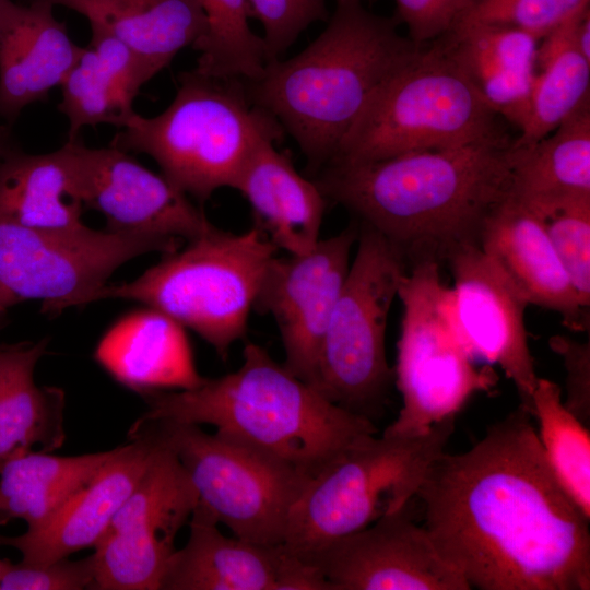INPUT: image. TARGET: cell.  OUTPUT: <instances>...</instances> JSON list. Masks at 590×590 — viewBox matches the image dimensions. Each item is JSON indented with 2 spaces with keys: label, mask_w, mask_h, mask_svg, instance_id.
Segmentation results:
<instances>
[{
  "label": "cell",
  "mask_w": 590,
  "mask_h": 590,
  "mask_svg": "<svg viewBox=\"0 0 590 590\" xmlns=\"http://www.w3.org/2000/svg\"><path fill=\"white\" fill-rule=\"evenodd\" d=\"M519 405L465 452L445 451L415 498L439 555L479 590H589V520Z\"/></svg>",
  "instance_id": "obj_1"
},
{
  "label": "cell",
  "mask_w": 590,
  "mask_h": 590,
  "mask_svg": "<svg viewBox=\"0 0 590 590\" xmlns=\"http://www.w3.org/2000/svg\"><path fill=\"white\" fill-rule=\"evenodd\" d=\"M514 139L408 152L365 163H330L314 181L402 255L408 270L448 261L477 245L489 214L511 189Z\"/></svg>",
  "instance_id": "obj_2"
},
{
  "label": "cell",
  "mask_w": 590,
  "mask_h": 590,
  "mask_svg": "<svg viewBox=\"0 0 590 590\" xmlns=\"http://www.w3.org/2000/svg\"><path fill=\"white\" fill-rule=\"evenodd\" d=\"M327 21L299 54L267 62L258 79L245 82L250 102L297 142L312 177L375 93L423 46L399 33L394 15L373 13L363 0H335Z\"/></svg>",
  "instance_id": "obj_3"
},
{
  "label": "cell",
  "mask_w": 590,
  "mask_h": 590,
  "mask_svg": "<svg viewBox=\"0 0 590 590\" xmlns=\"http://www.w3.org/2000/svg\"><path fill=\"white\" fill-rule=\"evenodd\" d=\"M135 422L209 424L308 479L358 440L376 435L374 422L329 401L259 344L246 342L233 373L204 378L196 388L142 394Z\"/></svg>",
  "instance_id": "obj_4"
},
{
  "label": "cell",
  "mask_w": 590,
  "mask_h": 590,
  "mask_svg": "<svg viewBox=\"0 0 590 590\" xmlns=\"http://www.w3.org/2000/svg\"><path fill=\"white\" fill-rule=\"evenodd\" d=\"M179 80L163 113L146 118L134 111L110 145L148 154L172 184L204 202L221 188H234L258 143L266 138L279 141L283 128L250 102L241 80L196 70Z\"/></svg>",
  "instance_id": "obj_5"
},
{
  "label": "cell",
  "mask_w": 590,
  "mask_h": 590,
  "mask_svg": "<svg viewBox=\"0 0 590 590\" xmlns=\"http://www.w3.org/2000/svg\"><path fill=\"white\" fill-rule=\"evenodd\" d=\"M276 247L256 227L243 233L213 226L130 282L106 284L92 303L122 298L145 304L200 335L226 359L243 339Z\"/></svg>",
  "instance_id": "obj_6"
},
{
  "label": "cell",
  "mask_w": 590,
  "mask_h": 590,
  "mask_svg": "<svg viewBox=\"0 0 590 590\" xmlns=\"http://www.w3.org/2000/svg\"><path fill=\"white\" fill-rule=\"evenodd\" d=\"M453 430L455 418H448L422 435H370L343 450L304 485L288 516L284 546L304 560L409 505Z\"/></svg>",
  "instance_id": "obj_7"
},
{
  "label": "cell",
  "mask_w": 590,
  "mask_h": 590,
  "mask_svg": "<svg viewBox=\"0 0 590 590\" xmlns=\"http://www.w3.org/2000/svg\"><path fill=\"white\" fill-rule=\"evenodd\" d=\"M499 117L430 42L375 93L328 164L470 144L507 133Z\"/></svg>",
  "instance_id": "obj_8"
},
{
  "label": "cell",
  "mask_w": 590,
  "mask_h": 590,
  "mask_svg": "<svg viewBox=\"0 0 590 590\" xmlns=\"http://www.w3.org/2000/svg\"><path fill=\"white\" fill-rule=\"evenodd\" d=\"M356 241L312 386L332 403L373 422L394 378L386 355V329L408 267L398 249L365 224L358 226Z\"/></svg>",
  "instance_id": "obj_9"
},
{
  "label": "cell",
  "mask_w": 590,
  "mask_h": 590,
  "mask_svg": "<svg viewBox=\"0 0 590 590\" xmlns=\"http://www.w3.org/2000/svg\"><path fill=\"white\" fill-rule=\"evenodd\" d=\"M397 296L403 309L394 377L402 408L382 435L410 437L455 418L474 394L491 392L498 377L489 366L476 367L464 350L439 263L411 267Z\"/></svg>",
  "instance_id": "obj_10"
},
{
  "label": "cell",
  "mask_w": 590,
  "mask_h": 590,
  "mask_svg": "<svg viewBox=\"0 0 590 590\" xmlns=\"http://www.w3.org/2000/svg\"><path fill=\"white\" fill-rule=\"evenodd\" d=\"M146 425L177 457L198 494L196 507L234 536L283 544L291 509L308 477L246 444L200 425L176 421Z\"/></svg>",
  "instance_id": "obj_11"
},
{
  "label": "cell",
  "mask_w": 590,
  "mask_h": 590,
  "mask_svg": "<svg viewBox=\"0 0 590 590\" xmlns=\"http://www.w3.org/2000/svg\"><path fill=\"white\" fill-rule=\"evenodd\" d=\"M181 246L152 235L86 225L40 231L0 222V328L13 305L40 299L42 311L56 315L90 304L127 261L149 252L167 255Z\"/></svg>",
  "instance_id": "obj_12"
},
{
  "label": "cell",
  "mask_w": 590,
  "mask_h": 590,
  "mask_svg": "<svg viewBox=\"0 0 590 590\" xmlns=\"http://www.w3.org/2000/svg\"><path fill=\"white\" fill-rule=\"evenodd\" d=\"M155 438L152 458L94 546L93 590H160L175 540L198 494L175 453Z\"/></svg>",
  "instance_id": "obj_13"
},
{
  "label": "cell",
  "mask_w": 590,
  "mask_h": 590,
  "mask_svg": "<svg viewBox=\"0 0 590 590\" xmlns=\"http://www.w3.org/2000/svg\"><path fill=\"white\" fill-rule=\"evenodd\" d=\"M357 236L358 226L350 225L319 239L306 253L274 256L255 299L253 309L270 315L278 326L285 354L283 365L311 386Z\"/></svg>",
  "instance_id": "obj_14"
},
{
  "label": "cell",
  "mask_w": 590,
  "mask_h": 590,
  "mask_svg": "<svg viewBox=\"0 0 590 590\" xmlns=\"http://www.w3.org/2000/svg\"><path fill=\"white\" fill-rule=\"evenodd\" d=\"M411 504L326 544L304 562L331 590H470L414 521Z\"/></svg>",
  "instance_id": "obj_15"
},
{
  "label": "cell",
  "mask_w": 590,
  "mask_h": 590,
  "mask_svg": "<svg viewBox=\"0 0 590 590\" xmlns=\"http://www.w3.org/2000/svg\"><path fill=\"white\" fill-rule=\"evenodd\" d=\"M447 262L453 276L452 316L464 350L476 364L500 367L532 415L539 377L524 323L529 304L477 245L459 249Z\"/></svg>",
  "instance_id": "obj_16"
},
{
  "label": "cell",
  "mask_w": 590,
  "mask_h": 590,
  "mask_svg": "<svg viewBox=\"0 0 590 590\" xmlns=\"http://www.w3.org/2000/svg\"><path fill=\"white\" fill-rule=\"evenodd\" d=\"M85 206L111 232L152 235L184 245L214 225L184 191L115 146L90 149L76 139Z\"/></svg>",
  "instance_id": "obj_17"
},
{
  "label": "cell",
  "mask_w": 590,
  "mask_h": 590,
  "mask_svg": "<svg viewBox=\"0 0 590 590\" xmlns=\"http://www.w3.org/2000/svg\"><path fill=\"white\" fill-rule=\"evenodd\" d=\"M162 590H331L311 565L284 544L226 536L196 507L186 544L175 551Z\"/></svg>",
  "instance_id": "obj_18"
},
{
  "label": "cell",
  "mask_w": 590,
  "mask_h": 590,
  "mask_svg": "<svg viewBox=\"0 0 590 590\" xmlns=\"http://www.w3.org/2000/svg\"><path fill=\"white\" fill-rule=\"evenodd\" d=\"M131 442L115 448L113 456L78 491L55 517L37 531L1 536L0 545L16 548L22 560L50 563L93 547L145 471L155 438L143 425H132Z\"/></svg>",
  "instance_id": "obj_19"
},
{
  "label": "cell",
  "mask_w": 590,
  "mask_h": 590,
  "mask_svg": "<svg viewBox=\"0 0 590 590\" xmlns=\"http://www.w3.org/2000/svg\"><path fill=\"white\" fill-rule=\"evenodd\" d=\"M479 247L529 305L555 311L573 331H589V310L581 307L539 214L509 194L487 217Z\"/></svg>",
  "instance_id": "obj_20"
},
{
  "label": "cell",
  "mask_w": 590,
  "mask_h": 590,
  "mask_svg": "<svg viewBox=\"0 0 590 590\" xmlns=\"http://www.w3.org/2000/svg\"><path fill=\"white\" fill-rule=\"evenodd\" d=\"M81 49L55 19L51 0L31 5L0 0V113L13 117L46 98L62 83Z\"/></svg>",
  "instance_id": "obj_21"
},
{
  "label": "cell",
  "mask_w": 590,
  "mask_h": 590,
  "mask_svg": "<svg viewBox=\"0 0 590 590\" xmlns=\"http://www.w3.org/2000/svg\"><path fill=\"white\" fill-rule=\"evenodd\" d=\"M266 138L241 168L234 189L248 201L253 227L287 255L310 251L320 239L327 199L314 180L300 175L290 155Z\"/></svg>",
  "instance_id": "obj_22"
},
{
  "label": "cell",
  "mask_w": 590,
  "mask_h": 590,
  "mask_svg": "<svg viewBox=\"0 0 590 590\" xmlns=\"http://www.w3.org/2000/svg\"><path fill=\"white\" fill-rule=\"evenodd\" d=\"M94 358L117 382L140 394L192 389L204 379L185 328L150 307L115 322L99 340Z\"/></svg>",
  "instance_id": "obj_23"
},
{
  "label": "cell",
  "mask_w": 590,
  "mask_h": 590,
  "mask_svg": "<svg viewBox=\"0 0 590 590\" xmlns=\"http://www.w3.org/2000/svg\"><path fill=\"white\" fill-rule=\"evenodd\" d=\"M76 138L45 154L10 152L0 157V222L40 231L85 224Z\"/></svg>",
  "instance_id": "obj_24"
},
{
  "label": "cell",
  "mask_w": 590,
  "mask_h": 590,
  "mask_svg": "<svg viewBox=\"0 0 590 590\" xmlns=\"http://www.w3.org/2000/svg\"><path fill=\"white\" fill-rule=\"evenodd\" d=\"M539 39L511 27L455 25L433 40L485 103L512 121L530 94Z\"/></svg>",
  "instance_id": "obj_25"
},
{
  "label": "cell",
  "mask_w": 590,
  "mask_h": 590,
  "mask_svg": "<svg viewBox=\"0 0 590 590\" xmlns=\"http://www.w3.org/2000/svg\"><path fill=\"white\" fill-rule=\"evenodd\" d=\"M510 196L544 220L590 199V98L543 139L512 143Z\"/></svg>",
  "instance_id": "obj_26"
},
{
  "label": "cell",
  "mask_w": 590,
  "mask_h": 590,
  "mask_svg": "<svg viewBox=\"0 0 590 590\" xmlns=\"http://www.w3.org/2000/svg\"><path fill=\"white\" fill-rule=\"evenodd\" d=\"M85 16L122 42L137 57L148 80L167 67L205 30L197 0H51Z\"/></svg>",
  "instance_id": "obj_27"
},
{
  "label": "cell",
  "mask_w": 590,
  "mask_h": 590,
  "mask_svg": "<svg viewBox=\"0 0 590 590\" xmlns=\"http://www.w3.org/2000/svg\"><path fill=\"white\" fill-rule=\"evenodd\" d=\"M48 340L0 344V460L52 452L66 439L63 390L37 386L34 370Z\"/></svg>",
  "instance_id": "obj_28"
},
{
  "label": "cell",
  "mask_w": 590,
  "mask_h": 590,
  "mask_svg": "<svg viewBox=\"0 0 590 590\" xmlns=\"http://www.w3.org/2000/svg\"><path fill=\"white\" fill-rule=\"evenodd\" d=\"M91 42L62 83L59 110L69 119V139L86 126L120 128L131 116L133 101L149 80L133 52L116 37L91 27Z\"/></svg>",
  "instance_id": "obj_29"
},
{
  "label": "cell",
  "mask_w": 590,
  "mask_h": 590,
  "mask_svg": "<svg viewBox=\"0 0 590 590\" xmlns=\"http://www.w3.org/2000/svg\"><path fill=\"white\" fill-rule=\"evenodd\" d=\"M588 8L590 4L541 39L530 94L511 121L520 131L515 145H529L548 135L590 98V59L576 39L577 24Z\"/></svg>",
  "instance_id": "obj_30"
},
{
  "label": "cell",
  "mask_w": 590,
  "mask_h": 590,
  "mask_svg": "<svg viewBox=\"0 0 590 590\" xmlns=\"http://www.w3.org/2000/svg\"><path fill=\"white\" fill-rule=\"evenodd\" d=\"M114 451L71 457L28 451L4 460L0 470V526L22 519L27 531L42 529Z\"/></svg>",
  "instance_id": "obj_31"
},
{
  "label": "cell",
  "mask_w": 590,
  "mask_h": 590,
  "mask_svg": "<svg viewBox=\"0 0 590 590\" xmlns=\"http://www.w3.org/2000/svg\"><path fill=\"white\" fill-rule=\"evenodd\" d=\"M532 416L553 473L559 484L590 518V434L564 405L562 390L554 381L540 378L532 396Z\"/></svg>",
  "instance_id": "obj_32"
},
{
  "label": "cell",
  "mask_w": 590,
  "mask_h": 590,
  "mask_svg": "<svg viewBox=\"0 0 590 590\" xmlns=\"http://www.w3.org/2000/svg\"><path fill=\"white\" fill-rule=\"evenodd\" d=\"M205 30L192 45L200 51L197 72L217 79H258L268 62L262 37L249 24L246 0H197Z\"/></svg>",
  "instance_id": "obj_33"
},
{
  "label": "cell",
  "mask_w": 590,
  "mask_h": 590,
  "mask_svg": "<svg viewBox=\"0 0 590 590\" xmlns=\"http://www.w3.org/2000/svg\"><path fill=\"white\" fill-rule=\"evenodd\" d=\"M589 2L590 0H472L455 25L489 24L511 27L541 40L589 5Z\"/></svg>",
  "instance_id": "obj_34"
},
{
  "label": "cell",
  "mask_w": 590,
  "mask_h": 590,
  "mask_svg": "<svg viewBox=\"0 0 590 590\" xmlns=\"http://www.w3.org/2000/svg\"><path fill=\"white\" fill-rule=\"evenodd\" d=\"M559 262L582 308L590 307V199L555 211L544 220Z\"/></svg>",
  "instance_id": "obj_35"
},
{
  "label": "cell",
  "mask_w": 590,
  "mask_h": 590,
  "mask_svg": "<svg viewBox=\"0 0 590 590\" xmlns=\"http://www.w3.org/2000/svg\"><path fill=\"white\" fill-rule=\"evenodd\" d=\"M249 17L263 27L267 60L280 59L310 24L327 21L326 0H246Z\"/></svg>",
  "instance_id": "obj_36"
},
{
  "label": "cell",
  "mask_w": 590,
  "mask_h": 590,
  "mask_svg": "<svg viewBox=\"0 0 590 590\" xmlns=\"http://www.w3.org/2000/svg\"><path fill=\"white\" fill-rule=\"evenodd\" d=\"M95 578L93 555L71 560L33 564L9 559L0 577V590H82L92 589Z\"/></svg>",
  "instance_id": "obj_37"
},
{
  "label": "cell",
  "mask_w": 590,
  "mask_h": 590,
  "mask_svg": "<svg viewBox=\"0 0 590 590\" xmlns=\"http://www.w3.org/2000/svg\"><path fill=\"white\" fill-rule=\"evenodd\" d=\"M396 19L408 27V37L418 45L446 34L472 0H394Z\"/></svg>",
  "instance_id": "obj_38"
},
{
  "label": "cell",
  "mask_w": 590,
  "mask_h": 590,
  "mask_svg": "<svg viewBox=\"0 0 590 590\" xmlns=\"http://www.w3.org/2000/svg\"><path fill=\"white\" fill-rule=\"evenodd\" d=\"M550 349L559 355L566 370L565 408L585 426L590 423V341L579 342L557 334L548 340Z\"/></svg>",
  "instance_id": "obj_39"
},
{
  "label": "cell",
  "mask_w": 590,
  "mask_h": 590,
  "mask_svg": "<svg viewBox=\"0 0 590 590\" xmlns=\"http://www.w3.org/2000/svg\"><path fill=\"white\" fill-rule=\"evenodd\" d=\"M5 562H7V559H0V577H1L2 571H3V569H4Z\"/></svg>",
  "instance_id": "obj_40"
},
{
  "label": "cell",
  "mask_w": 590,
  "mask_h": 590,
  "mask_svg": "<svg viewBox=\"0 0 590 590\" xmlns=\"http://www.w3.org/2000/svg\"><path fill=\"white\" fill-rule=\"evenodd\" d=\"M2 463H3V461L0 460V470H1V468H2Z\"/></svg>",
  "instance_id": "obj_41"
},
{
  "label": "cell",
  "mask_w": 590,
  "mask_h": 590,
  "mask_svg": "<svg viewBox=\"0 0 590 590\" xmlns=\"http://www.w3.org/2000/svg\"><path fill=\"white\" fill-rule=\"evenodd\" d=\"M0 157H1V155H0Z\"/></svg>",
  "instance_id": "obj_42"
}]
</instances>
